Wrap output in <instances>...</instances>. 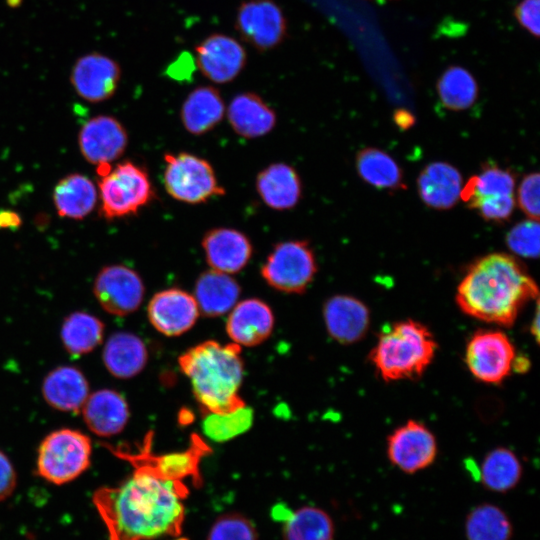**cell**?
Here are the masks:
<instances>
[{
  "label": "cell",
  "instance_id": "6da1fadb",
  "mask_svg": "<svg viewBox=\"0 0 540 540\" xmlns=\"http://www.w3.org/2000/svg\"><path fill=\"white\" fill-rule=\"evenodd\" d=\"M133 474L113 487H101L93 503L108 531L109 540H152L178 536L185 518L182 481L157 475L146 464L130 462Z\"/></svg>",
  "mask_w": 540,
  "mask_h": 540
},
{
  "label": "cell",
  "instance_id": "7a4b0ae2",
  "mask_svg": "<svg viewBox=\"0 0 540 540\" xmlns=\"http://www.w3.org/2000/svg\"><path fill=\"white\" fill-rule=\"evenodd\" d=\"M538 294L525 266L517 258L498 252L482 256L468 267L457 287L455 301L467 316L510 327Z\"/></svg>",
  "mask_w": 540,
  "mask_h": 540
},
{
  "label": "cell",
  "instance_id": "3957f363",
  "mask_svg": "<svg viewBox=\"0 0 540 540\" xmlns=\"http://www.w3.org/2000/svg\"><path fill=\"white\" fill-rule=\"evenodd\" d=\"M241 347L235 343L202 342L179 357L203 413L227 412L243 405L239 395L244 376Z\"/></svg>",
  "mask_w": 540,
  "mask_h": 540
},
{
  "label": "cell",
  "instance_id": "277c9868",
  "mask_svg": "<svg viewBox=\"0 0 540 540\" xmlns=\"http://www.w3.org/2000/svg\"><path fill=\"white\" fill-rule=\"evenodd\" d=\"M437 342L419 321L401 320L387 325L369 353V360L386 382L421 377L432 363Z\"/></svg>",
  "mask_w": 540,
  "mask_h": 540
},
{
  "label": "cell",
  "instance_id": "5b68a950",
  "mask_svg": "<svg viewBox=\"0 0 540 540\" xmlns=\"http://www.w3.org/2000/svg\"><path fill=\"white\" fill-rule=\"evenodd\" d=\"M100 177V212L107 220L136 215L155 199L146 168L133 161L118 163Z\"/></svg>",
  "mask_w": 540,
  "mask_h": 540
},
{
  "label": "cell",
  "instance_id": "8992f818",
  "mask_svg": "<svg viewBox=\"0 0 540 540\" xmlns=\"http://www.w3.org/2000/svg\"><path fill=\"white\" fill-rule=\"evenodd\" d=\"M91 439L79 430L59 429L41 442L37 472L46 481L62 485L85 472L91 463Z\"/></svg>",
  "mask_w": 540,
  "mask_h": 540
},
{
  "label": "cell",
  "instance_id": "52a82bcc",
  "mask_svg": "<svg viewBox=\"0 0 540 540\" xmlns=\"http://www.w3.org/2000/svg\"><path fill=\"white\" fill-rule=\"evenodd\" d=\"M163 183L167 193L180 202L200 204L225 194L212 165L188 152L165 153Z\"/></svg>",
  "mask_w": 540,
  "mask_h": 540
},
{
  "label": "cell",
  "instance_id": "ba28073f",
  "mask_svg": "<svg viewBox=\"0 0 540 540\" xmlns=\"http://www.w3.org/2000/svg\"><path fill=\"white\" fill-rule=\"evenodd\" d=\"M317 261L306 240H288L275 244L267 255L261 276L275 290L303 293L314 280Z\"/></svg>",
  "mask_w": 540,
  "mask_h": 540
},
{
  "label": "cell",
  "instance_id": "9c48e42d",
  "mask_svg": "<svg viewBox=\"0 0 540 540\" xmlns=\"http://www.w3.org/2000/svg\"><path fill=\"white\" fill-rule=\"evenodd\" d=\"M515 176L495 164L485 165L462 187L460 199L475 209L485 220H508L515 208Z\"/></svg>",
  "mask_w": 540,
  "mask_h": 540
},
{
  "label": "cell",
  "instance_id": "30bf717a",
  "mask_svg": "<svg viewBox=\"0 0 540 540\" xmlns=\"http://www.w3.org/2000/svg\"><path fill=\"white\" fill-rule=\"evenodd\" d=\"M516 350L498 329L474 332L465 347L464 361L470 374L485 384H501L513 371Z\"/></svg>",
  "mask_w": 540,
  "mask_h": 540
},
{
  "label": "cell",
  "instance_id": "8fae6325",
  "mask_svg": "<svg viewBox=\"0 0 540 540\" xmlns=\"http://www.w3.org/2000/svg\"><path fill=\"white\" fill-rule=\"evenodd\" d=\"M235 29L243 41L259 52L279 46L288 32L287 19L273 0L243 1L237 10Z\"/></svg>",
  "mask_w": 540,
  "mask_h": 540
},
{
  "label": "cell",
  "instance_id": "7c38bea8",
  "mask_svg": "<svg viewBox=\"0 0 540 540\" xmlns=\"http://www.w3.org/2000/svg\"><path fill=\"white\" fill-rule=\"evenodd\" d=\"M438 453L433 432L423 423L408 420L387 438L390 463L406 474H415L431 466Z\"/></svg>",
  "mask_w": 540,
  "mask_h": 540
},
{
  "label": "cell",
  "instance_id": "4fadbf2b",
  "mask_svg": "<svg viewBox=\"0 0 540 540\" xmlns=\"http://www.w3.org/2000/svg\"><path fill=\"white\" fill-rule=\"evenodd\" d=\"M93 293L99 305L109 314L126 316L141 305L145 286L133 269L114 264L103 267L97 274Z\"/></svg>",
  "mask_w": 540,
  "mask_h": 540
},
{
  "label": "cell",
  "instance_id": "5bb4252c",
  "mask_svg": "<svg viewBox=\"0 0 540 540\" xmlns=\"http://www.w3.org/2000/svg\"><path fill=\"white\" fill-rule=\"evenodd\" d=\"M196 64L201 73L214 83L235 79L246 65L247 53L233 37L214 33L195 47Z\"/></svg>",
  "mask_w": 540,
  "mask_h": 540
},
{
  "label": "cell",
  "instance_id": "9a60e30c",
  "mask_svg": "<svg viewBox=\"0 0 540 540\" xmlns=\"http://www.w3.org/2000/svg\"><path fill=\"white\" fill-rule=\"evenodd\" d=\"M120 77L121 69L115 60L100 53H90L77 59L70 82L79 97L98 103L115 94Z\"/></svg>",
  "mask_w": 540,
  "mask_h": 540
},
{
  "label": "cell",
  "instance_id": "2e32d148",
  "mask_svg": "<svg viewBox=\"0 0 540 540\" xmlns=\"http://www.w3.org/2000/svg\"><path fill=\"white\" fill-rule=\"evenodd\" d=\"M78 145L82 156L89 163L97 166L110 164L125 152L128 134L116 118L98 115L82 126L78 134Z\"/></svg>",
  "mask_w": 540,
  "mask_h": 540
},
{
  "label": "cell",
  "instance_id": "e0dca14e",
  "mask_svg": "<svg viewBox=\"0 0 540 540\" xmlns=\"http://www.w3.org/2000/svg\"><path fill=\"white\" fill-rule=\"evenodd\" d=\"M149 442L150 438L148 436L144 446L136 452L111 445H105V447L109 448L116 456L128 462L139 461L146 464L162 478L174 481H182L187 477H192L197 481L200 479L199 462L201 456L207 450L201 439L198 437L193 439L191 447L186 451L173 452L160 456H154L150 453Z\"/></svg>",
  "mask_w": 540,
  "mask_h": 540
},
{
  "label": "cell",
  "instance_id": "ac0fdd59",
  "mask_svg": "<svg viewBox=\"0 0 540 540\" xmlns=\"http://www.w3.org/2000/svg\"><path fill=\"white\" fill-rule=\"evenodd\" d=\"M199 313L194 296L179 288L157 292L147 307L150 323L157 331L169 337L182 335L191 329Z\"/></svg>",
  "mask_w": 540,
  "mask_h": 540
},
{
  "label": "cell",
  "instance_id": "d6986e66",
  "mask_svg": "<svg viewBox=\"0 0 540 540\" xmlns=\"http://www.w3.org/2000/svg\"><path fill=\"white\" fill-rule=\"evenodd\" d=\"M326 330L336 342L350 345L362 340L370 327L367 305L350 295H334L323 306Z\"/></svg>",
  "mask_w": 540,
  "mask_h": 540
},
{
  "label": "cell",
  "instance_id": "ffe728a7",
  "mask_svg": "<svg viewBox=\"0 0 540 540\" xmlns=\"http://www.w3.org/2000/svg\"><path fill=\"white\" fill-rule=\"evenodd\" d=\"M201 244L210 268L226 274L243 270L253 255L249 237L234 228L210 229L203 236Z\"/></svg>",
  "mask_w": 540,
  "mask_h": 540
},
{
  "label": "cell",
  "instance_id": "44dd1931",
  "mask_svg": "<svg viewBox=\"0 0 540 540\" xmlns=\"http://www.w3.org/2000/svg\"><path fill=\"white\" fill-rule=\"evenodd\" d=\"M274 327V315L267 303L258 298L237 302L231 309L226 331L233 343L252 347L264 342Z\"/></svg>",
  "mask_w": 540,
  "mask_h": 540
},
{
  "label": "cell",
  "instance_id": "7402d4cb",
  "mask_svg": "<svg viewBox=\"0 0 540 540\" xmlns=\"http://www.w3.org/2000/svg\"><path fill=\"white\" fill-rule=\"evenodd\" d=\"M81 411L89 430L101 437L120 433L130 416L125 398L111 389H101L89 394Z\"/></svg>",
  "mask_w": 540,
  "mask_h": 540
},
{
  "label": "cell",
  "instance_id": "603a6c76",
  "mask_svg": "<svg viewBox=\"0 0 540 540\" xmlns=\"http://www.w3.org/2000/svg\"><path fill=\"white\" fill-rule=\"evenodd\" d=\"M255 185L261 200L274 210H290L302 197L300 176L286 163H272L262 169L256 177Z\"/></svg>",
  "mask_w": 540,
  "mask_h": 540
},
{
  "label": "cell",
  "instance_id": "cb8c5ba5",
  "mask_svg": "<svg viewBox=\"0 0 540 540\" xmlns=\"http://www.w3.org/2000/svg\"><path fill=\"white\" fill-rule=\"evenodd\" d=\"M417 188L421 200L428 207L447 210L460 199L462 176L450 163L432 162L420 172Z\"/></svg>",
  "mask_w": 540,
  "mask_h": 540
},
{
  "label": "cell",
  "instance_id": "d4e9b609",
  "mask_svg": "<svg viewBox=\"0 0 540 540\" xmlns=\"http://www.w3.org/2000/svg\"><path fill=\"white\" fill-rule=\"evenodd\" d=\"M227 117L234 132L246 139L268 134L276 125L275 111L254 92H242L233 97Z\"/></svg>",
  "mask_w": 540,
  "mask_h": 540
},
{
  "label": "cell",
  "instance_id": "484cf974",
  "mask_svg": "<svg viewBox=\"0 0 540 540\" xmlns=\"http://www.w3.org/2000/svg\"><path fill=\"white\" fill-rule=\"evenodd\" d=\"M42 394L52 408L78 412L89 396V384L79 369L61 366L47 374L42 384Z\"/></svg>",
  "mask_w": 540,
  "mask_h": 540
},
{
  "label": "cell",
  "instance_id": "4316f807",
  "mask_svg": "<svg viewBox=\"0 0 540 540\" xmlns=\"http://www.w3.org/2000/svg\"><path fill=\"white\" fill-rule=\"evenodd\" d=\"M240 294L241 287L230 274L213 269L202 272L195 283L194 298L199 311L209 317L230 312Z\"/></svg>",
  "mask_w": 540,
  "mask_h": 540
},
{
  "label": "cell",
  "instance_id": "83f0119b",
  "mask_svg": "<svg viewBox=\"0 0 540 540\" xmlns=\"http://www.w3.org/2000/svg\"><path fill=\"white\" fill-rule=\"evenodd\" d=\"M225 103L220 92L212 86H199L184 100L180 117L184 128L192 135H203L223 119Z\"/></svg>",
  "mask_w": 540,
  "mask_h": 540
},
{
  "label": "cell",
  "instance_id": "f1b7e54d",
  "mask_svg": "<svg viewBox=\"0 0 540 540\" xmlns=\"http://www.w3.org/2000/svg\"><path fill=\"white\" fill-rule=\"evenodd\" d=\"M102 358L110 374L117 378L128 379L144 369L148 361V351L137 335L117 332L107 340Z\"/></svg>",
  "mask_w": 540,
  "mask_h": 540
},
{
  "label": "cell",
  "instance_id": "f546056e",
  "mask_svg": "<svg viewBox=\"0 0 540 540\" xmlns=\"http://www.w3.org/2000/svg\"><path fill=\"white\" fill-rule=\"evenodd\" d=\"M53 202L59 216L80 220L94 209L97 190L87 176L79 173L68 174L54 187Z\"/></svg>",
  "mask_w": 540,
  "mask_h": 540
},
{
  "label": "cell",
  "instance_id": "4dcf8cb0",
  "mask_svg": "<svg viewBox=\"0 0 540 540\" xmlns=\"http://www.w3.org/2000/svg\"><path fill=\"white\" fill-rule=\"evenodd\" d=\"M522 474L523 467L517 455L508 448L497 447L485 455L478 478L486 490L507 493L517 487Z\"/></svg>",
  "mask_w": 540,
  "mask_h": 540
},
{
  "label": "cell",
  "instance_id": "1f68e13d",
  "mask_svg": "<svg viewBox=\"0 0 540 540\" xmlns=\"http://www.w3.org/2000/svg\"><path fill=\"white\" fill-rule=\"evenodd\" d=\"M464 534L466 540H512L514 526L505 510L484 502L466 514Z\"/></svg>",
  "mask_w": 540,
  "mask_h": 540
},
{
  "label": "cell",
  "instance_id": "d6a6232c",
  "mask_svg": "<svg viewBox=\"0 0 540 540\" xmlns=\"http://www.w3.org/2000/svg\"><path fill=\"white\" fill-rule=\"evenodd\" d=\"M356 169L364 182L378 189L395 191L405 188L400 166L381 149L366 147L360 150L356 156Z\"/></svg>",
  "mask_w": 540,
  "mask_h": 540
},
{
  "label": "cell",
  "instance_id": "836d02e7",
  "mask_svg": "<svg viewBox=\"0 0 540 540\" xmlns=\"http://www.w3.org/2000/svg\"><path fill=\"white\" fill-rule=\"evenodd\" d=\"M283 522L284 540H334L335 525L331 516L316 506L290 510Z\"/></svg>",
  "mask_w": 540,
  "mask_h": 540
},
{
  "label": "cell",
  "instance_id": "e575fe53",
  "mask_svg": "<svg viewBox=\"0 0 540 540\" xmlns=\"http://www.w3.org/2000/svg\"><path fill=\"white\" fill-rule=\"evenodd\" d=\"M436 90L442 105L452 111L470 108L479 93L473 74L459 65H451L442 72L437 80Z\"/></svg>",
  "mask_w": 540,
  "mask_h": 540
},
{
  "label": "cell",
  "instance_id": "d590c367",
  "mask_svg": "<svg viewBox=\"0 0 540 540\" xmlns=\"http://www.w3.org/2000/svg\"><path fill=\"white\" fill-rule=\"evenodd\" d=\"M104 324L87 312H73L63 322L61 340L74 356L93 351L103 340Z\"/></svg>",
  "mask_w": 540,
  "mask_h": 540
},
{
  "label": "cell",
  "instance_id": "8d00e7d4",
  "mask_svg": "<svg viewBox=\"0 0 540 540\" xmlns=\"http://www.w3.org/2000/svg\"><path fill=\"white\" fill-rule=\"evenodd\" d=\"M253 420V409L245 404L227 412L204 413L202 430L207 438L215 442H225L248 431Z\"/></svg>",
  "mask_w": 540,
  "mask_h": 540
},
{
  "label": "cell",
  "instance_id": "74e56055",
  "mask_svg": "<svg viewBox=\"0 0 540 540\" xmlns=\"http://www.w3.org/2000/svg\"><path fill=\"white\" fill-rule=\"evenodd\" d=\"M207 540H258L253 522L238 513L225 514L212 525Z\"/></svg>",
  "mask_w": 540,
  "mask_h": 540
},
{
  "label": "cell",
  "instance_id": "f35d334b",
  "mask_svg": "<svg viewBox=\"0 0 540 540\" xmlns=\"http://www.w3.org/2000/svg\"><path fill=\"white\" fill-rule=\"evenodd\" d=\"M539 223L526 219L513 226L506 235L508 248L525 258H537L539 255Z\"/></svg>",
  "mask_w": 540,
  "mask_h": 540
},
{
  "label": "cell",
  "instance_id": "ab89813d",
  "mask_svg": "<svg viewBox=\"0 0 540 540\" xmlns=\"http://www.w3.org/2000/svg\"><path fill=\"white\" fill-rule=\"evenodd\" d=\"M540 176L537 172L527 174L519 184L517 202L522 212L532 220L539 219Z\"/></svg>",
  "mask_w": 540,
  "mask_h": 540
},
{
  "label": "cell",
  "instance_id": "60d3db41",
  "mask_svg": "<svg viewBox=\"0 0 540 540\" xmlns=\"http://www.w3.org/2000/svg\"><path fill=\"white\" fill-rule=\"evenodd\" d=\"M518 24L535 38L540 34V0H521L514 9Z\"/></svg>",
  "mask_w": 540,
  "mask_h": 540
},
{
  "label": "cell",
  "instance_id": "b9f144b4",
  "mask_svg": "<svg viewBox=\"0 0 540 540\" xmlns=\"http://www.w3.org/2000/svg\"><path fill=\"white\" fill-rule=\"evenodd\" d=\"M17 482L15 469L9 458L0 451V501L8 498Z\"/></svg>",
  "mask_w": 540,
  "mask_h": 540
},
{
  "label": "cell",
  "instance_id": "7bdbcfd3",
  "mask_svg": "<svg viewBox=\"0 0 540 540\" xmlns=\"http://www.w3.org/2000/svg\"><path fill=\"white\" fill-rule=\"evenodd\" d=\"M195 69L192 56L183 52L177 60L169 65L166 74L177 81H188Z\"/></svg>",
  "mask_w": 540,
  "mask_h": 540
},
{
  "label": "cell",
  "instance_id": "ee69618b",
  "mask_svg": "<svg viewBox=\"0 0 540 540\" xmlns=\"http://www.w3.org/2000/svg\"><path fill=\"white\" fill-rule=\"evenodd\" d=\"M22 221L19 214L12 210H0V229H15Z\"/></svg>",
  "mask_w": 540,
  "mask_h": 540
},
{
  "label": "cell",
  "instance_id": "f6af8a7d",
  "mask_svg": "<svg viewBox=\"0 0 540 540\" xmlns=\"http://www.w3.org/2000/svg\"><path fill=\"white\" fill-rule=\"evenodd\" d=\"M393 118L396 125L402 129L410 128L415 122L414 116L405 109L397 110Z\"/></svg>",
  "mask_w": 540,
  "mask_h": 540
},
{
  "label": "cell",
  "instance_id": "bcb514c9",
  "mask_svg": "<svg viewBox=\"0 0 540 540\" xmlns=\"http://www.w3.org/2000/svg\"><path fill=\"white\" fill-rule=\"evenodd\" d=\"M531 333L532 336L536 339V342L538 343V337H539V311H538V305L536 308L535 317L533 320V324L531 325Z\"/></svg>",
  "mask_w": 540,
  "mask_h": 540
}]
</instances>
